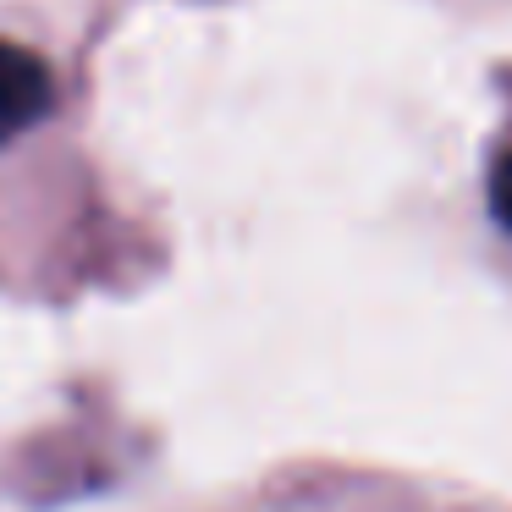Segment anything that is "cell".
<instances>
[{"label": "cell", "instance_id": "2", "mask_svg": "<svg viewBox=\"0 0 512 512\" xmlns=\"http://www.w3.org/2000/svg\"><path fill=\"white\" fill-rule=\"evenodd\" d=\"M490 215L512 232V155H501L490 171Z\"/></svg>", "mask_w": 512, "mask_h": 512}, {"label": "cell", "instance_id": "1", "mask_svg": "<svg viewBox=\"0 0 512 512\" xmlns=\"http://www.w3.org/2000/svg\"><path fill=\"white\" fill-rule=\"evenodd\" d=\"M56 111V78L28 45L0 39V144L23 138Z\"/></svg>", "mask_w": 512, "mask_h": 512}]
</instances>
